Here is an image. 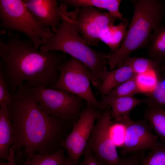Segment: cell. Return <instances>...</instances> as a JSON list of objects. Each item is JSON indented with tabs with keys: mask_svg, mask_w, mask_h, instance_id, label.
Segmentation results:
<instances>
[{
	"mask_svg": "<svg viewBox=\"0 0 165 165\" xmlns=\"http://www.w3.org/2000/svg\"><path fill=\"white\" fill-rule=\"evenodd\" d=\"M136 75L106 94L118 97H133L136 94L141 93L136 81Z\"/></svg>",
	"mask_w": 165,
	"mask_h": 165,
	"instance_id": "obj_24",
	"label": "cell"
},
{
	"mask_svg": "<svg viewBox=\"0 0 165 165\" xmlns=\"http://www.w3.org/2000/svg\"><path fill=\"white\" fill-rule=\"evenodd\" d=\"M101 110L86 104L71 132L63 141L62 148L66 152L68 158L73 165L78 163L83 155L95 122L100 116Z\"/></svg>",
	"mask_w": 165,
	"mask_h": 165,
	"instance_id": "obj_9",
	"label": "cell"
},
{
	"mask_svg": "<svg viewBox=\"0 0 165 165\" xmlns=\"http://www.w3.org/2000/svg\"><path fill=\"white\" fill-rule=\"evenodd\" d=\"M11 93L8 109L13 125L16 163L21 165L34 155L50 154L62 148L75 123L45 113L26 84Z\"/></svg>",
	"mask_w": 165,
	"mask_h": 165,
	"instance_id": "obj_1",
	"label": "cell"
},
{
	"mask_svg": "<svg viewBox=\"0 0 165 165\" xmlns=\"http://www.w3.org/2000/svg\"><path fill=\"white\" fill-rule=\"evenodd\" d=\"M60 1L62 3L67 6L78 8L92 6L105 9L116 19H119L123 21H128L123 18V14L119 11V7L121 2L120 0H64Z\"/></svg>",
	"mask_w": 165,
	"mask_h": 165,
	"instance_id": "obj_16",
	"label": "cell"
},
{
	"mask_svg": "<svg viewBox=\"0 0 165 165\" xmlns=\"http://www.w3.org/2000/svg\"><path fill=\"white\" fill-rule=\"evenodd\" d=\"M9 88L3 75L0 72V103L3 101L10 102L12 97Z\"/></svg>",
	"mask_w": 165,
	"mask_h": 165,
	"instance_id": "obj_27",
	"label": "cell"
},
{
	"mask_svg": "<svg viewBox=\"0 0 165 165\" xmlns=\"http://www.w3.org/2000/svg\"><path fill=\"white\" fill-rule=\"evenodd\" d=\"M146 101V98L140 100L133 97H118L106 94L102 96L100 102L110 108L111 118L114 119L129 117L130 112L134 108Z\"/></svg>",
	"mask_w": 165,
	"mask_h": 165,
	"instance_id": "obj_14",
	"label": "cell"
},
{
	"mask_svg": "<svg viewBox=\"0 0 165 165\" xmlns=\"http://www.w3.org/2000/svg\"><path fill=\"white\" fill-rule=\"evenodd\" d=\"M83 159L76 165H107L100 162L90 150L85 148L83 153Z\"/></svg>",
	"mask_w": 165,
	"mask_h": 165,
	"instance_id": "obj_28",
	"label": "cell"
},
{
	"mask_svg": "<svg viewBox=\"0 0 165 165\" xmlns=\"http://www.w3.org/2000/svg\"><path fill=\"white\" fill-rule=\"evenodd\" d=\"M136 74L131 68L127 65H122L110 71L106 67L102 73L101 83L97 88V94L102 96L105 95Z\"/></svg>",
	"mask_w": 165,
	"mask_h": 165,
	"instance_id": "obj_13",
	"label": "cell"
},
{
	"mask_svg": "<svg viewBox=\"0 0 165 165\" xmlns=\"http://www.w3.org/2000/svg\"><path fill=\"white\" fill-rule=\"evenodd\" d=\"M79 10L77 8L69 12L66 4L60 5L61 23L54 35L40 47V50L61 51L81 61L91 70L93 77L92 83L97 88L101 83V74L111 54L92 49L80 35L76 24Z\"/></svg>",
	"mask_w": 165,
	"mask_h": 165,
	"instance_id": "obj_3",
	"label": "cell"
},
{
	"mask_svg": "<svg viewBox=\"0 0 165 165\" xmlns=\"http://www.w3.org/2000/svg\"><path fill=\"white\" fill-rule=\"evenodd\" d=\"M23 1L25 6L38 23L45 28H50L54 33L55 32L62 20L57 0Z\"/></svg>",
	"mask_w": 165,
	"mask_h": 165,
	"instance_id": "obj_12",
	"label": "cell"
},
{
	"mask_svg": "<svg viewBox=\"0 0 165 165\" xmlns=\"http://www.w3.org/2000/svg\"><path fill=\"white\" fill-rule=\"evenodd\" d=\"M110 108L102 109L94 124L85 148L93 152L100 162L107 165H120L121 159L111 135Z\"/></svg>",
	"mask_w": 165,
	"mask_h": 165,
	"instance_id": "obj_8",
	"label": "cell"
},
{
	"mask_svg": "<svg viewBox=\"0 0 165 165\" xmlns=\"http://www.w3.org/2000/svg\"><path fill=\"white\" fill-rule=\"evenodd\" d=\"M114 119L125 129V139L120 146V153L123 156L143 150L152 151L162 144L152 133V129L146 120L134 121L130 117L123 116Z\"/></svg>",
	"mask_w": 165,
	"mask_h": 165,
	"instance_id": "obj_10",
	"label": "cell"
},
{
	"mask_svg": "<svg viewBox=\"0 0 165 165\" xmlns=\"http://www.w3.org/2000/svg\"><path fill=\"white\" fill-rule=\"evenodd\" d=\"M146 103L148 107L165 109V82L160 80L154 90L146 94Z\"/></svg>",
	"mask_w": 165,
	"mask_h": 165,
	"instance_id": "obj_23",
	"label": "cell"
},
{
	"mask_svg": "<svg viewBox=\"0 0 165 165\" xmlns=\"http://www.w3.org/2000/svg\"><path fill=\"white\" fill-rule=\"evenodd\" d=\"M161 68L165 73V61L163 62L161 64Z\"/></svg>",
	"mask_w": 165,
	"mask_h": 165,
	"instance_id": "obj_31",
	"label": "cell"
},
{
	"mask_svg": "<svg viewBox=\"0 0 165 165\" xmlns=\"http://www.w3.org/2000/svg\"><path fill=\"white\" fill-rule=\"evenodd\" d=\"M15 147L12 145L9 149V158L7 165H18L15 161Z\"/></svg>",
	"mask_w": 165,
	"mask_h": 165,
	"instance_id": "obj_29",
	"label": "cell"
},
{
	"mask_svg": "<svg viewBox=\"0 0 165 165\" xmlns=\"http://www.w3.org/2000/svg\"><path fill=\"white\" fill-rule=\"evenodd\" d=\"M60 73L57 83L50 89H59L76 95L83 99L86 104L103 109L108 106L102 104L95 97L90 83L93 75L83 63L71 57L59 67Z\"/></svg>",
	"mask_w": 165,
	"mask_h": 165,
	"instance_id": "obj_6",
	"label": "cell"
},
{
	"mask_svg": "<svg viewBox=\"0 0 165 165\" xmlns=\"http://www.w3.org/2000/svg\"><path fill=\"white\" fill-rule=\"evenodd\" d=\"M8 103H0V158L8 160L9 149L13 145V125L9 117Z\"/></svg>",
	"mask_w": 165,
	"mask_h": 165,
	"instance_id": "obj_15",
	"label": "cell"
},
{
	"mask_svg": "<svg viewBox=\"0 0 165 165\" xmlns=\"http://www.w3.org/2000/svg\"><path fill=\"white\" fill-rule=\"evenodd\" d=\"M7 162H6L4 161H1L0 162V165H7Z\"/></svg>",
	"mask_w": 165,
	"mask_h": 165,
	"instance_id": "obj_32",
	"label": "cell"
},
{
	"mask_svg": "<svg viewBox=\"0 0 165 165\" xmlns=\"http://www.w3.org/2000/svg\"><path fill=\"white\" fill-rule=\"evenodd\" d=\"M141 165H165V144L151 151L141 160Z\"/></svg>",
	"mask_w": 165,
	"mask_h": 165,
	"instance_id": "obj_25",
	"label": "cell"
},
{
	"mask_svg": "<svg viewBox=\"0 0 165 165\" xmlns=\"http://www.w3.org/2000/svg\"><path fill=\"white\" fill-rule=\"evenodd\" d=\"M129 25L128 21H121L118 25L111 26L100 38V40L106 44L110 49V53L116 51L119 47L127 32Z\"/></svg>",
	"mask_w": 165,
	"mask_h": 165,
	"instance_id": "obj_17",
	"label": "cell"
},
{
	"mask_svg": "<svg viewBox=\"0 0 165 165\" xmlns=\"http://www.w3.org/2000/svg\"><path fill=\"white\" fill-rule=\"evenodd\" d=\"M62 148L50 154H36L21 165H60L68 157Z\"/></svg>",
	"mask_w": 165,
	"mask_h": 165,
	"instance_id": "obj_21",
	"label": "cell"
},
{
	"mask_svg": "<svg viewBox=\"0 0 165 165\" xmlns=\"http://www.w3.org/2000/svg\"><path fill=\"white\" fill-rule=\"evenodd\" d=\"M144 118L163 143L165 144V109L148 107Z\"/></svg>",
	"mask_w": 165,
	"mask_h": 165,
	"instance_id": "obj_19",
	"label": "cell"
},
{
	"mask_svg": "<svg viewBox=\"0 0 165 165\" xmlns=\"http://www.w3.org/2000/svg\"><path fill=\"white\" fill-rule=\"evenodd\" d=\"M0 26L27 35L37 49L54 34L49 28L43 27L25 6L23 0H0Z\"/></svg>",
	"mask_w": 165,
	"mask_h": 165,
	"instance_id": "obj_5",
	"label": "cell"
},
{
	"mask_svg": "<svg viewBox=\"0 0 165 165\" xmlns=\"http://www.w3.org/2000/svg\"><path fill=\"white\" fill-rule=\"evenodd\" d=\"M163 62L158 59L129 56L124 60L121 66H128L135 74H138L152 70L161 69V64Z\"/></svg>",
	"mask_w": 165,
	"mask_h": 165,
	"instance_id": "obj_20",
	"label": "cell"
},
{
	"mask_svg": "<svg viewBox=\"0 0 165 165\" xmlns=\"http://www.w3.org/2000/svg\"><path fill=\"white\" fill-rule=\"evenodd\" d=\"M148 55L165 61V24L155 29L150 37Z\"/></svg>",
	"mask_w": 165,
	"mask_h": 165,
	"instance_id": "obj_18",
	"label": "cell"
},
{
	"mask_svg": "<svg viewBox=\"0 0 165 165\" xmlns=\"http://www.w3.org/2000/svg\"><path fill=\"white\" fill-rule=\"evenodd\" d=\"M8 33V41L0 39V72L10 92L24 83L31 87L51 88L54 86L66 54L38 51L31 40L21 39L19 34Z\"/></svg>",
	"mask_w": 165,
	"mask_h": 165,
	"instance_id": "obj_2",
	"label": "cell"
},
{
	"mask_svg": "<svg viewBox=\"0 0 165 165\" xmlns=\"http://www.w3.org/2000/svg\"><path fill=\"white\" fill-rule=\"evenodd\" d=\"M60 165H73L72 162L68 158L62 162Z\"/></svg>",
	"mask_w": 165,
	"mask_h": 165,
	"instance_id": "obj_30",
	"label": "cell"
},
{
	"mask_svg": "<svg viewBox=\"0 0 165 165\" xmlns=\"http://www.w3.org/2000/svg\"><path fill=\"white\" fill-rule=\"evenodd\" d=\"M145 155L142 151L132 153L121 158L120 165H141V160Z\"/></svg>",
	"mask_w": 165,
	"mask_h": 165,
	"instance_id": "obj_26",
	"label": "cell"
},
{
	"mask_svg": "<svg viewBox=\"0 0 165 165\" xmlns=\"http://www.w3.org/2000/svg\"><path fill=\"white\" fill-rule=\"evenodd\" d=\"M134 12L126 34L119 48L108 60L110 69L121 67L133 52L146 46L155 29L165 19V2L161 0H133Z\"/></svg>",
	"mask_w": 165,
	"mask_h": 165,
	"instance_id": "obj_4",
	"label": "cell"
},
{
	"mask_svg": "<svg viewBox=\"0 0 165 165\" xmlns=\"http://www.w3.org/2000/svg\"><path fill=\"white\" fill-rule=\"evenodd\" d=\"M116 19L108 12L102 13L92 6L79 9L76 20L80 34L89 46H96L100 38L112 26Z\"/></svg>",
	"mask_w": 165,
	"mask_h": 165,
	"instance_id": "obj_11",
	"label": "cell"
},
{
	"mask_svg": "<svg viewBox=\"0 0 165 165\" xmlns=\"http://www.w3.org/2000/svg\"><path fill=\"white\" fill-rule=\"evenodd\" d=\"M159 70H152L136 75V81L141 93L147 94L154 90L158 82L161 80Z\"/></svg>",
	"mask_w": 165,
	"mask_h": 165,
	"instance_id": "obj_22",
	"label": "cell"
},
{
	"mask_svg": "<svg viewBox=\"0 0 165 165\" xmlns=\"http://www.w3.org/2000/svg\"><path fill=\"white\" fill-rule=\"evenodd\" d=\"M31 87L41 109L46 114L75 123L84 107L83 99L59 89Z\"/></svg>",
	"mask_w": 165,
	"mask_h": 165,
	"instance_id": "obj_7",
	"label": "cell"
}]
</instances>
